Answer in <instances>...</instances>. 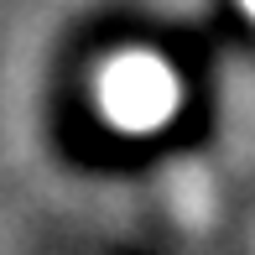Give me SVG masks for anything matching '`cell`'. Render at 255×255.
I'll use <instances>...</instances> for the list:
<instances>
[{
  "label": "cell",
  "mask_w": 255,
  "mask_h": 255,
  "mask_svg": "<svg viewBox=\"0 0 255 255\" xmlns=\"http://www.w3.org/2000/svg\"><path fill=\"white\" fill-rule=\"evenodd\" d=\"M94 104L99 115L125 135H146L161 130V125L177 115L182 104V84L161 57L151 52H120L99 68L94 78Z\"/></svg>",
  "instance_id": "cell-1"
},
{
  "label": "cell",
  "mask_w": 255,
  "mask_h": 255,
  "mask_svg": "<svg viewBox=\"0 0 255 255\" xmlns=\"http://www.w3.org/2000/svg\"><path fill=\"white\" fill-rule=\"evenodd\" d=\"M240 5H245V10H250V16H255V0H240Z\"/></svg>",
  "instance_id": "cell-2"
}]
</instances>
